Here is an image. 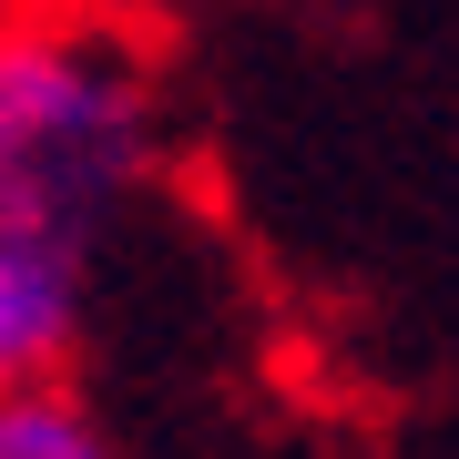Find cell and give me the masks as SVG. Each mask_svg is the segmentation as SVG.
I'll list each match as a JSON object with an SVG mask.
<instances>
[{
  "mask_svg": "<svg viewBox=\"0 0 459 459\" xmlns=\"http://www.w3.org/2000/svg\"><path fill=\"white\" fill-rule=\"evenodd\" d=\"M153 164V92L82 21H0V246L82 255Z\"/></svg>",
  "mask_w": 459,
  "mask_h": 459,
  "instance_id": "obj_1",
  "label": "cell"
},
{
  "mask_svg": "<svg viewBox=\"0 0 459 459\" xmlns=\"http://www.w3.org/2000/svg\"><path fill=\"white\" fill-rule=\"evenodd\" d=\"M82 255L51 246H0V388L21 377H62V358L82 347Z\"/></svg>",
  "mask_w": 459,
  "mask_h": 459,
  "instance_id": "obj_2",
  "label": "cell"
},
{
  "mask_svg": "<svg viewBox=\"0 0 459 459\" xmlns=\"http://www.w3.org/2000/svg\"><path fill=\"white\" fill-rule=\"evenodd\" d=\"M102 419L82 398L62 388V377H21V388H0V459H102Z\"/></svg>",
  "mask_w": 459,
  "mask_h": 459,
  "instance_id": "obj_3",
  "label": "cell"
}]
</instances>
